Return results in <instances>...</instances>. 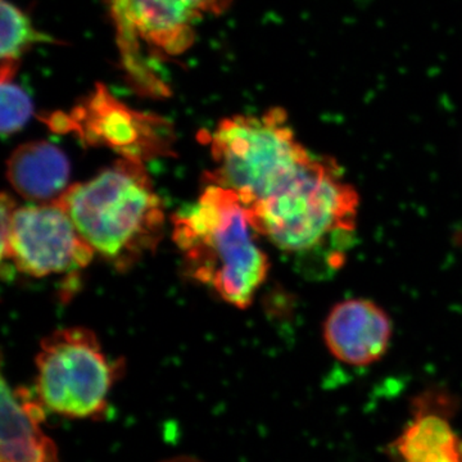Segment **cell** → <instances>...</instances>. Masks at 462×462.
<instances>
[{
	"mask_svg": "<svg viewBox=\"0 0 462 462\" xmlns=\"http://www.w3.org/2000/svg\"><path fill=\"white\" fill-rule=\"evenodd\" d=\"M236 191L207 184L196 202L172 216V238L185 272L225 302L247 309L269 273V258Z\"/></svg>",
	"mask_w": 462,
	"mask_h": 462,
	"instance_id": "6da1fadb",
	"label": "cell"
},
{
	"mask_svg": "<svg viewBox=\"0 0 462 462\" xmlns=\"http://www.w3.org/2000/svg\"><path fill=\"white\" fill-rule=\"evenodd\" d=\"M99 254L125 272L154 252L165 229L162 200L139 161L123 160L56 200Z\"/></svg>",
	"mask_w": 462,
	"mask_h": 462,
	"instance_id": "7a4b0ae2",
	"label": "cell"
},
{
	"mask_svg": "<svg viewBox=\"0 0 462 462\" xmlns=\"http://www.w3.org/2000/svg\"><path fill=\"white\" fill-rule=\"evenodd\" d=\"M211 154L215 167L207 184L236 191L247 209L288 189L318 158L298 142L278 108L221 121L212 134Z\"/></svg>",
	"mask_w": 462,
	"mask_h": 462,
	"instance_id": "3957f363",
	"label": "cell"
},
{
	"mask_svg": "<svg viewBox=\"0 0 462 462\" xmlns=\"http://www.w3.org/2000/svg\"><path fill=\"white\" fill-rule=\"evenodd\" d=\"M360 196L330 158L318 157L288 189L247 209L254 229L289 254H311L348 236Z\"/></svg>",
	"mask_w": 462,
	"mask_h": 462,
	"instance_id": "277c9868",
	"label": "cell"
},
{
	"mask_svg": "<svg viewBox=\"0 0 462 462\" xmlns=\"http://www.w3.org/2000/svg\"><path fill=\"white\" fill-rule=\"evenodd\" d=\"M118 372L93 331L66 328L42 340L35 393L47 411L72 420H97L107 412Z\"/></svg>",
	"mask_w": 462,
	"mask_h": 462,
	"instance_id": "5b68a950",
	"label": "cell"
},
{
	"mask_svg": "<svg viewBox=\"0 0 462 462\" xmlns=\"http://www.w3.org/2000/svg\"><path fill=\"white\" fill-rule=\"evenodd\" d=\"M94 249L57 203L16 207L2 196V257L33 278L75 273L93 260Z\"/></svg>",
	"mask_w": 462,
	"mask_h": 462,
	"instance_id": "8992f818",
	"label": "cell"
},
{
	"mask_svg": "<svg viewBox=\"0 0 462 462\" xmlns=\"http://www.w3.org/2000/svg\"><path fill=\"white\" fill-rule=\"evenodd\" d=\"M51 126L56 132L78 134L88 144L114 149L139 162L171 153L172 134L165 121L133 111L103 87L71 116H54Z\"/></svg>",
	"mask_w": 462,
	"mask_h": 462,
	"instance_id": "52a82bcc",
	"label": "cell"
},
{
	"mask_svg": "<svg viewBox=\"0 0 462 462\" xmlns=\"http://www.w3.org/2000/svg\"><path fill=\"white\" fill-rule=\"evenodd\" d=\"M231 0H109L125 53L144 42L166 54L181 53L194 39L193 23L202 14H218Z\"/></svg>",
	"mask_w": 462,
	"mask_h": 462,
	"instance_id": "ba28073f",
	"label": "cell"
},
{
	"mask_svg": "<svg viewBox=\"0 0 462 462\" xmlns=\"http://www.w3.org/2000/svg\"><path fill=\"white\" fill-rule=\"evenodd\" d=\"M460 402L445 389L412 398L410 419L387 446L391 462H462V433L455 419Z\"/></svg>",
	"mask_w": 462,
	"mask_h": 462,
	"instance_id": "9c48e42d",
	"label": "cell"
},
{
	"mask_svg": "<svg viewBox=\"0 0 462 462\" xmlns=\"http://www.w3.org/2000/svg\"><path fill=\"white\" fill-rule=\"evenodd\" d=\"M393 327L387 312L365 298H349L330 310L322 327L325 345L337 360L369 366L384 357Z\"/></svg>",
	"mask_w": 462,
	"mask_h": 462,
	"instance_id": "30bf717a",
	"label": "cell"
},
{
	"mask_svg": "<svg viewBox=\"0 0 462 462\" xmlns=\"http://www.w3.org/2000/svg\"><path fill=\"white\" fill-rule=\"evenodd\" d=\"M45 411L36 393L2 380L0 462H62L56 442L42 430Z\"/></svg>",
	"mask_w": 462,
	"mask_h": 462,
	"instance_id": "8fae6325",
	"label": "cell"
},
{
	"mask_svg": "<svg viewBox=\"0 0 462 462\" xmlns=\"http://www.w3.org/2000/svg\"><path fill=\"white\" fill-rule=\"evenodd\" d=\"M66 154L50 142L21 145L9 157L7 178L14 189L32 202H56L69 189Z\"/></svg>",
	"mask_w": 462,
	"mask_h": 462,
	"instance_id": "7c38bea8",
	"label": "cell"
},
{
	"mask_svg": "<svg viewBox=\"0 0 462 462\" xmlns=\"http://www.w3.org/2000/svg\"><path fill=\"white\" fill-rule=\"evenodd\" d=\"M50 41L33 29L32 21L20 8L2 0V79L14 78L18 60L32 45Z\"/></svg>",
	"mask_w": 462,
	"mask_h": 462,
	"instance_id": "4fadbf2b",
	"label": "cell"
},
{
	"mask_svg": "<svg viewBox=\"0 0 462 462\" xmlns=\"http://www.w3.org/2000/svg\"><path fill=\"white\" fill-rule=\"evenodd\" d=\"M32 115V103L23 88L12 78L2 79V134L14 135L23 129Z\"/></svg>",
	"mask_w": 462,
	"mask_h": 462,
	"instance_id": "5bb4252c",
	"label": "cell"
},
{
	"mask_svg": "<svg viewBox=\"0 0 462 462\" xmlns=\"http://www.w3.org/2000/svg\"><path fill=\"white\" fill-rule=\"evenodd\" d=\"M160 462H205L193 455H176Z\"/></svg>",
	"mask_w": 462,
	"mask_h": 462,
	"instance_id": "9a60e30c",
	"label": "cell"
}]
</instances>
